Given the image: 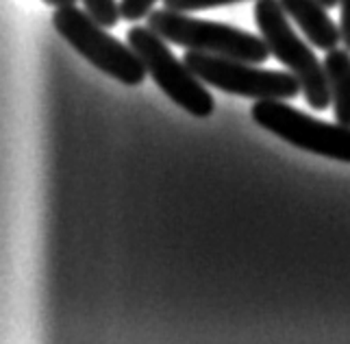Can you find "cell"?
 Wrapping results in <instances>:
<instances>
[{"label":"cell","instance_id":"obj_1","mask_svg":"<svg viewBox=\"0 0 350 344\" xmlns=\"http://www.w3.org/2000/svg\"><path fill=\"white\" fill-rule=\"evenodd\" d=\"M146 24L170 44H176L187 51H200L222 57H233L248 64H265L272 55L270 46L263 38H257L248 31L224 22H211L202 18H191L185 11L157 9L150 11Z\"/></svg>","mask_w":350,"mask_h":344},{"label":"cell","instance_id":"obj_2","mask_svg":"<svg viewBox=\"0 0 350 344\" xmlns=\"http://www.w3.org/2000/svg\"><path fill=\"white\" fill-rule=\"evenodd\" d=\"M53 27L81 57H85L94 68L111 79L131 88L146 79L148 70L142 57L129 44H122L111 33H107V27H103L88 9L83 11L77 5L55 9Z\"/></svg>","mask_w":350,"mask_h":344},{"label":"cell","instance_id":"obj_14","mask_svg":"<svg viewBox=\"0 0 350 344\" xmlns=\"http://www.w3.org/2000/svg\"><path fill=\"white\" fill-rule=\"evenodd\" d=\"M320 3L327 7V9H333V7H337V3H340V0H320Z\"/></svg>","mask_w":350,"mask_h":344},{"label":"cell","instance_id":"obj_4","mask_svg":"<svg viewBox=\"0 0 350 344\" xmlns=\"http://www.w3.org/2000/svg\"><path fill=\"white\" fill-rule=\"evenodd\" d=\"M126 40L133 51L142 57L150 79L172 103L196 118H209L213 114L215 101L211 92L204 88L185 61L176 59V55L167 48V40L152 31L148 24L131 27L126 31Z\"/></svg>","mask_w":350,"mask_h":344},{"label":"cell","instance_id":"obj_5","mask_svg":"<svg viewBox=\"0 0 350 344\" xmlns=\"http://www.w3.org/2000/svg\"><path fill=\"white\" fill-rule=\"evenodd\" d=\"M183 61L194 70V75L202 83H209L215 90L228 94L252 98V101H270V98L289 101L303 90L298 77L289 70H265L241 59L200 51H187L183 55Z\"/></svg>","mask_w":350,"mask_h":344},{"label":"cell","instance_id":"obj_8","mask_svg":"<svg viewBox=\"0 0 350 344\" xmlns=\"http://www.w3.org/2000/svg\"><path fill=\"white\" fill-rule=\"evenodd\" d=\"M331 103L337 122L350 127V51L348 48H333L324 57Z\"/></svg>","mask_w":350,"mask_h":344},{"label":"cell","instance_id":"obj_7","mask_svg":"<svg viewBox=\"0 0 350 344\" xmlns=\"http://www.w3.org/2000/svg\"><path fill=\"white\" fill-rule=\"evenodd\" d=\"M289 20L298 24L303 35L320 51H333L342 42L340 27L329 18L327 7L320 0H281Z\"/></svg>","mask_w":350,"mask_h":344},{"label":"cell","instance_id":"obj_3","mask_svg":"<svg viewBox=\"0 0 350 344\" xmlns=\"http://www.w3.org/2000/svg\"><path fill=\"white\" fill-rule=\"evenodd\" d=\"M287 18L289 16L285 14L281 0H257L255 3V22L261 31V38L270 46L272 55L298 77L309 107L324 112L331 105V88L324 61L320 64L316 53L292 29Z\"/></svg>","mask_w":350,"mask_h":344},{"label":"cell","instance_id":"obj_6","mask_svg":"<svg viewBox=\"0 0 350 344\" xmlns=\"http://www.w3.org/2000/svg\"><path fill=\"white\" fill-rule=\"evenodd\" d=\"M252 120L276 138L289 142L296 149L316 153L337 162L350 164V127L342 122H324L298 112L279 98L257 101L250 109Z\"/></svg>","mask_w":350,"mask_h":344},{"label":"cell","instance_id":"obj_12","mask_svg":"<svg viewBox=\"0 0 350 344\" xmlns=\"http://www.w3.org/2000/svg\"><path fill=\"white\" fill-rule=\"evenodd\" d=\"M340 7H342V20H340L342 42L350 51V0H340Z\"/></svg>","mask_w":350,"mask_h":344},{"label":"cell","instance_id":"obj_10","mask_svg":"<svg viewBox=\"0 0 350 344\" xmlns=\"http://www.w3.org/2000/svg\"><path fill=\"white\" fill-rule=\"evenodd\" d=\"M235 3H244V0H163V7L189 14V11H202V9L224 7V5H235Z\"/></svg>","mask_w":350,"mask_h":344},{"label":"cell","instance_id":"obj_9","mask_svg":"<svg viewBox=\"0 0 350 344\" xmlns=\"http://www.w3.org/2000/svg\"><path fill=\"white\" fill-rule=\"evenodd\" d=\"M83 5L107 29H113L122 18L118 0H83Z\"/></svg>","mask_w":350,"mask_h":344},{"label":"cell","instance_id":"obj_11","mask_svg":"<svg viewBox=\"0 0 350 344\" xmlns=\"http://www.w3.org/2000/svg\"><path fill=\"white\" fill-rule=\"evenodd\" d=\"M157 0H120V14L129 22H137L142 18H148Z\"/></svg>","mask_w":350,"mask_h":344},{"label":"cell","instance_id":"obj_13","mask_svg":"<svg viewBox=\"0 0 350 344\" xmlns=\"http://www.w3.org/2000/svg\"><path fill=\"white\" fill-rule=\"evenodd\" d=\"M42 3H46V5H51V7L59 9V7H68V5H75L77 0H42Z\"/></svg>","mask_w":350,"mask_h":344}]
</instances>
